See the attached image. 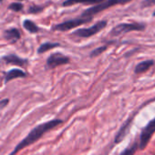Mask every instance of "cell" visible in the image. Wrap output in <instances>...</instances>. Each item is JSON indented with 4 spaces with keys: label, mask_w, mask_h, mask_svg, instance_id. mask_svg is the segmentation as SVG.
<instances>
[{
    "label": "cell",
    "mask_w": 155,
    "mask_h": 155,
    "mask_svg": "<svg viewBox=\"0 0 155 155\" xmlns=\"http://www.w3.org/2000/svg\"><path fill=\"white\" fill-rule=\"evenodd\" d=\"M92 20V18H82L81 17L80 18H75L71 20H68L66 22H63L61 24L56 25L53 27V30H58V31H68L76 27H79L82 24L89 23Z\"/></svg>",
    "instance_id": "obj_3"
},
{
    "label": "cell",
    "mask_w": 155,
    "mask_h": 155,
    "mask_svg": "<svg viewBox=\"0 0 155 155\" xmlns=\"http://www.w3.org/2000/svg\"><path fill=\"white\" fill-rule=\"evenodd\" d=\"M131 0H105V1L100 3L99 5H96L87 10L84 11V13L81 15L82 18H92L94 15L110 8L116 5H124L126 3L130 2Z\"/></svg>",
    "instance_id": "obj_2"
},
{
    "label": "cell",
    "mask_w": 155,
    "mask_h": 155,
    "mask_svg": "<svg viewBox=\"0 0 155 155\" xmlns=\"http://www.w3.org/2000/svg\"><path fill=\"white\" fill-rule=\"evenodd\" d=\"M145 28V26L140 23H123L116 26L111 31L110 34L112 36H119L130 31H141Z\"/></svg>",
    "instance_id": "obj_4"
},
{
    "label": "cell",
    "mask_w": 155,
    "mask_h": 155,
    "mask_svg": "<svg viewBox=\"0 0 155 155\" xmlns=\"http://www.w3.org/2000/svg\"><path fill=\"white\" fill-rule=\"evenodd\" d=\"M0 1H3V0H0Z\"/></svg>",
    "instance_id": "obj_23"
},
{
    "label": "cell",
    "mask_w": 155,
    "mask_h": 155,
    "mask_svg": "<svg viewBox=\"0 0 155 155\" xmlns=\"http://www.w3.org/2000/svg\"><path fill=\"white\" fill-rule=\"evenodd\" d=\"M9 9L13 10V11H16V12H18V11H21L23 9V5L20 4V3H12L9 7H8Z\"/></svg>",
    "instance_id": "obj_17"
},
{
    "label": "cell",
    "mask_w": 155,
    "mask_h": 155,
    "mask_svg": "<svg viewBox=\"0 0 155 155\" xmlns=\"http://www.w3.org/2000/svg\"><path fill=\"white\" fill-rule=\"evenodd\" d=\"M8 102H9V100H8V99H5V100H3V101H0V109L5 108V107L8 104Z\"/></svg>",
    "instance_id": "obj_21"
},
{
    "label": "cell",
    "mask_w": 155,
    "mask_h": 155,
    "mask_svg": "<svg viewBox=\"0 0 155 155\" xmlns=\"http://www.w3.org/2000/svg\"><path fill=\"white\" fill-rule=\"evenodd\" d=\"M26 76H27V74L23 70H21L19 68H13L6 74L5 82H8L14 79H18V78H24Z\"/></svg>",
    "instance_id": "obj_9"
},
{
    "label": "cell",
    "mask_w": 155,
    "mask_h": 155,
    "mask_svg": "<svg viewBox=\"0 0 155 155\" xmlns=\"http://www.w3.org/2000/svg\"><path fill=\"white\" fill-rule=\"evenodd\" d=\"M69 62V58L61 53H54L50 55L47 60V65L49 68H56L58 66L65 65Z\"/></svg>",
    "instance_id": "obj_7"
},
{
    "label": "cell",
    "mask_w": 155,
    "mask_h": 155,
    "mask_svg": "<svg viewBox=\"0 0 155 155\" xmlns=\"http://www.w3.org/2000/svg\"><path fill=\"white\" fill-rule=\"evenodd\" d=\"M103 1H105V0H66L63 2V6L69 7L75 4H100Z\"/></svg>",
    "instance_id": "obj_11"
},
{
    "label": "cell",
    "mask_w": 155,
    "mask_h": 155,
    "mask_svg": "<svg viewBox=\"0 0 155 155\" xmlns=\"http://www.w3.org/2000/svg\"><path fill=\"white\" fill-rule=\"evenodd\" d=\"M4 37L8 41L14 43L20 38V32L17 28H10V29H8L5 31Z\"/></svg>",
    "instance_id": "obj_10"
},
{
    "label": "cell",
    "mask_w": 155,
    "mask_h": 155,
    "mask_svg": "<svg viewBox=\"0 0 155 155\" xmlns=\"http://www.w3.org/2000/svg\"><path fill=\"white\" fill-rule=\"evenodd\" d=\"M154 132H155V119L150 121L148 125L142 130V132L140 134V149H144L146 147L150 137L153 135Z\"/></svg>",
    "instance_id": "obj_6"
},
{
    "label": "cell",
    "mask_w": 155,
    "mask_h": 155,
    "mask_svg": "<svg viewBox=\"0 0 155 155\" xmlns=\"http://www.w3.org/2000/svg\"><path fill=\"white\" fill-rule=\"evenodd\" d=\"M61 123H62V120H49L48 122H45V123H42L38 126H37L35 129H33L28 133V135L21 142H19L17 145V147L11 152L10 155H15L17 152H18L22 149H24V148L28 147V145L34 143L35 141L38 140L46 132H48V130H50L51 129L57 127L58 125H59Z\"/></svg>",
    "instance_id": "obj_1"
},
{
    "label": "cell",
    "mask_w": 155,
    "mask_h": 155,
    "mask_svg": "<svg viewBox=\"0 0 155 155\" xmlns=\"http://www.w3.org/2000/svg\"><path fill=\"white\" fill-rule=\"evenodd\" d=\"M152 65H153V61H152V60H146V61L140 62V64H138V65L136 66L134 72H135L136 74H140V73L145 72V71H147Z\"/></svg>",
    "instance_id": "obj_12"
},
{
    "label": "cell",
    "mask_w": 155,
    "mask_h": 155,
    "mask_svg": "<svg viewBox=\"0 0 155 155\" xmlns=\"http://www.w3.org/2000/svg\"><path fill=\"white\" fill-rule=\"evenodd\" d=\"M20 1H22V0H20Z\"/></svg>",
    "instance_id": "obj_24"
},
{
    "label": "cell",
    "mask_w": 155,
    "mask_h": 155,
    "mask_svg": "<svg viewBox=\"0 0 155 155\" xmlns=\"http://www.w3.org/2000/svg\"><path fill=\"white\" fill-rule=\"evenodd\" d=\"M129 126H130V122H128L127 124H125V125L120 129V132L118 133V135L116 136V139H115V142H116V143H118V142H120V140H122V139L124 138V136H125L126 133H127V130H128Z\"/></svg>",
    "instance_id": "obj_15"
},
{
    "label": "cell",
    "mask_w": 155,
    "mask_h": 155,
    "mask_svg": "<svg viewBox=\"0 0 155 155\" xmlns=\"http://www.w3.org/2000/svg\"><path fill=\"white\" fill-rule=\"evenodd\" d=\"M153 16H155V12H154V13H153Z\"/></svg>",
    "instance_id": "obj_22"
},
{
    "label": "cell",
    "mask_w": 155,
    "mask_h": 155,
    "mask_svg": "<svg viewBox=\"0 0 155 155\" xmlns=\"http://www.w3.org/2000/svg\"><path fill=\"white\" fill-rule=\"evenodd\" d=\"M106 26H107V21L102 20V21H100V22L96 23L95 25H93L92 27H91L89 28L78 29L75 32H73V35L77 36V37H80V38H90V37L94 36L95 34L99 33Z\"/></svg>",
    "instance_id": "obj_5"
},
{
    "label": "cell",
    "mask_w": 155,
    "mask_h": 155,
    "mask_svg": "<svg viewBox=\"0 0 155 155\" xmlns=\"http://www.w3.org/2000/svg\"><path fill=\"white\" fill-rule=\"evenodd\" d=\"M2 60L8 64H13V65H17L19 67H24L25 65L28 64V60L23 59V58H21L18 57L17 55H14V54L5 56L2 58Z\"/></svg>",
    "instance_id": "obj_8"
},
{
    "label": "cell",
    "mask_w": 155,
    "mask_h": 155,
    "mask_svg": "<svg viewBox=\"0 0 155 155\" xmlns=\"http://www.w3.org/2000/svg\"><path fill=\"white\" fill-rule=\"evenodd\" d=\"M106 49H107V47H106V46H104V47H100V48L94 49V50L91 52V57H97V56L101 55V54L103 51H105Z\"/></svg>",
    "instance_id": "obj_18"
},
{
    "label": "cell",
    "mask_w": 155,
    "mask_h": 155,
    "mask_svg": "<svg viewBox=\"0 0 155 155\" xmlns=\"http://www.w3.org/2000/svg\"><path fill=\"white\" fill-rule=\"evenodd\" d=\"M155 5V0H144L142 2V7H150Z\"/></svg>",
    "instance_id": "obj_20"
},
{
    "label": "cell",
    "mask_w": 155,
    "mask_h": 155,
    "mask_svg": "<svg viewBox=\"0 0 155 155\" xmlns=\"http://www.w3.org/2000/svg\"><path fill=\"white\" fill-rule=\"evenodd\" d=\"M136 150H137V143H134L131 147H129L124 151H122L120 155H133Z\"/></svg>",
    "instance_id": "obj_16"
},
{
    "label": "cell",
    "mask_w": 155,
    "mask_h": 155,
    "mask_svg": "<svg viewBox=\"0 0 155 155\" xmlns=\"http://www.w3.org/2000/svg\"><path fill=\"white\" fill-rule=\"evenodd\" d=\"M23 26L30 33H37L39 30V28H38V26L33 21H31L29 19H26L24 21V23H23Z\"/></svg>",
    "instance_id": "obj_13"
},
{
    "label": "cell",
    "mask_w": 155,
    "mask_h": 155,
    "mask_svg": "<svg viewBox=\"0 0 155 155\" xmlns=\"http://www.w3.org/2000/svg\"><path fill=\"white\" fill-rule=\"evenodd\" d=\"M43 11V8L42 7H38V6H32L28 8V13L30 14H36V13H40Z\"/></svg>",
    "instance_id": "obj_19"
},
{
    "label": "cell",
    "mask_w": 155,
    "mask_h": 155,
    "mask_svg": "<svg viewBox=\"0 0 155 155\" xmlns=\"http://www.w3.org/2000/svg\"><path fill=\"white\" fill-rule=\"evenodd\" d=\"M58 46H59L58 43H49V42H47V43L42 44V45L38 48V52L39 54H42V53H44V52H46V51H48L49 49H52V48H57V47H58Z\"/></svg>",
    "instance_id": "obj_14"
}]
</instances>
